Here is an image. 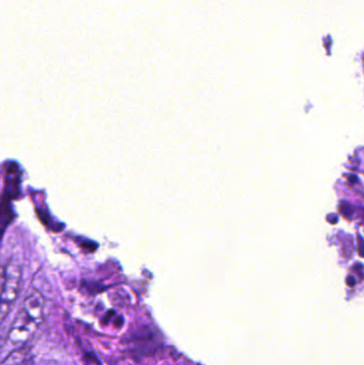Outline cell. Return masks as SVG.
<instances>
[{"label":"cell","instance_id":"6da1fadb","mask_svg":"<svg viewBox=\"0 0 364 365\" xmlns=\"http://www.w3.org/2000/svg\"><path fill=\"white\" fill-rule=\"evenodd\" d=\"M43 315L44 299L38 291H32L28 294L19 314L9 329L8 336L2 344V351L10 349V353H12L21 349L33 336L43 323Z\"/></svg>","mask_w":364,"mask_h":365},{"label":"cell","instance_id":"3957f363","mask_svg":"<svg viewBox=\"0 0 364 365\" xmlns=\"http://www.w3.org/2000/svg\"><path fill=\"white\" fill-rule=\"evenodd\" d=\"M6 192L4 200L15 199L19 192V185H21V173H19V165L11 163L6 167Z\"/></svg>","mask_w":364,"mask_h":365},{"label":"cell","instance_id":"277c9868","mask_svg":"<svg viewBox=\"0 0 364 365\" xmlns=\"http://www.w3.org/2000/svg\"><path fill=\"white\" fill-rule=\"evenodd\" d=\"M26 349H17L9 354L4 360L1 365H31V358L28 357Z\"/></svg>","mask_w":364,"mask_h":365},{"label":"cell","instance_id":"7a4b0ae2","mask_svg":"<svg viewBox=\"0 0 364 365\" xmlns=\"http://www.w3.org/2000/svg\"><path fill=\"white\" fill-rule=\"evenodd\" d=\"M21 272L19 266L8 264L2 268L1 276V322L12 308L21 289Z\"/></svg>","mask_w":364,"mask_h":365}]
</instances>
